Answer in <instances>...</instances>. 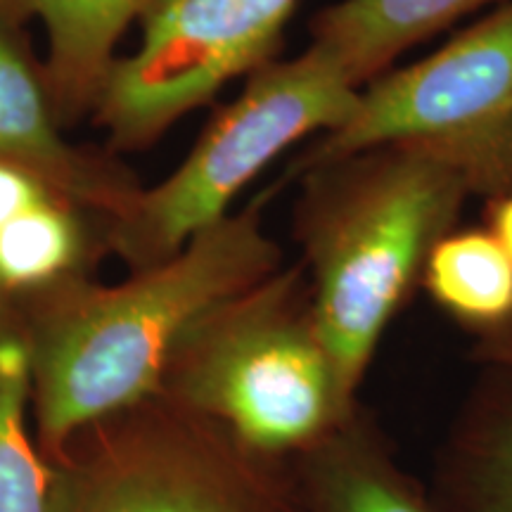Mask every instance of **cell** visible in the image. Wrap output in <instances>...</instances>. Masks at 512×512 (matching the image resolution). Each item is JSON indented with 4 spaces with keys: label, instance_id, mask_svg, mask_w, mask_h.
Wrapping results in <instances>:
<instances>
[{
    "label": "cell",
    "instance_id": "obj_9",
    "mask_svg": "<svg viewBox=\"0 0 512 512\" xmlns=\"http://www.w3.org/2000/svg\"><path fill=\"white\" fill-rule=\"evenodd\" d=\"M159 0H0L12 24L38 19L48 57L41 67L60 121L93 112L110 76L117 46L133 22H143Z\"/></svg>",
    "mask_w": 512,
    "mask_h": 512
},
{
    "label": "cell",
    "instance_id": "obj_5",
    "mask_svg": "<svg viewBox=\"0 0 512 512\" xmlns=\"http://www.w3.org/2000/svg\"><path fill=\"white\" fill-rule=\"evenodd\" d=\"M392 140L437 150L463 171L472 197L512 190V0L363 86L354 114L299 152L287 174Z\"/></svg>",
    "mask_w": 512,
    "mask_h": 512
},
{
    "label": "cell",
    "instance_id": "obj_4",
    "mask_svg": "<svg viewBox=\"0 0 512 512\" xmlns=\"http://www.w3.org/2000/svg\"><path fill=\"white\" fill-rule=\"evenodd\" d=\"M361 88L316 46L271 57L211 117L188 157L114 219L112 242L138 268L159 264L226 219L238 195L268 164L309 136L335 131L354 114Z\"/></svg>",
    "mask_w": 512,
    "mask_h": 512
},
{
    "label": "cell",
    "instance_id": "obj_17",
    "mask_svg": "<svg viewBox=\"0 0 512 512\" xmlns=\"http://www.w3.org/2000/svg\"><path fill=\"white\" fill-rule=\"evenodd\" d=\"M470 358L477 366H498L512 370V320L494 332L472 337Z\"/></svg>",
    "mask_w": 512,
    "mask_h": 512
},
{
    "label": "cell",
    "instance_id": "obj_14",
    "mask_svg": "<svg viewBox=\"0 0 512 512\" xmlns=\"http://www.w3.org/2000/svg\"><path fill=\"white\" fill-rule=\"evenodd\" d=\"M31 354L0 339V512H53L50 479L24 427Z\"/></svg>",
    "mask_w": 512,
    "mask_h": 512
},
{
    "label": "cell",
    "instance_id": "obj_3",
    "mask_svg": "<svg viewBox=\"0 0 512 512\" xmlns=\"http://www.w3.org/2000/svg\"><path fill=\"white\" fill-rule=\"evenodd\" d=\"M176 361L188 408L271 460L306 451L361 403L318 335L302 264L216 306Z\"/></svg>",
    "mask_w": 512,
    "mask_h": 512
},
{
    "label": "cell",
    "instance_id": "obj_11",
    "mask_svg": "<svg viewBox=\"0 0 512 512\" xmlns=\"http://www.w3.org/2000/svg\"><path fill=\"white\" fill-rule=\"evenodd\" d=\"M264 458L211 422L176 467L152 486L114 498L100 512H304L268 475Z\"/></svg>",
    "mask_w": 512,
    "mask_h": 512
},
{
    "label": "cell",
    "instance_id": "obj_6",
    "mask_svg": "<svg viewBox=\"0 0 512 512\" xmlns=\"http://www.w3.org/2000/svg\"><path fill=\"white\" fill-rule=\"evenodd\" d=\"M299 0H159L119 57L93 114L112 145L140 152L226 83L275 57Z\"/></svg>",
    "mask_w": 512,
    "mask_h": 512
},
{
    "label": "cell",
    "instance_id": "obj_12",
    "mask_svg": "<svg viewBox=\"0 0 512 512\" xmlns=\"http://www.w3.org/2000/svg\"><path fill=\"white\" fill-rule=\"evenodd\" d=\"M505 3L510 0H337L313 15L309 43L363 88L460 19Z\"/></svg>",
    "mask_w": 512,
    "mask_h": 512
},
{
    "label": "cell",
    "instance_id": "obj_15",
    "mask_svg": "<svg viewBox=\"0 0 512 512\" xmlns=\"http://www.w3.org/2000/svg\"><path fill=\"white\" fill-rule=\"evenodd\" d=\"M69 207L50 197L0 228V290L53 285L76 264L81 235Z\"/></svg>",
    "mask_w": 512,
    "mask_h": 512
},
{
    "label": "cell",
    "instance_id": "obj_10",
    "mask_svg": "<svg viewBox=\"0 0 512 512\" xmlns=\"http://www.w3.org/2000/svg\"><path fill=\"white\" fill-rule=\"evenodd\" d=\"M477 368L434 458L441 512H512V370Z\"/></svg>",
    "mask_w": 512,
    "mask_h": 512
},
{
    "label": "cell",
    "instance_id": "obj_16",
    "mask_svg": "<svg viewBox=\"0 0 512 512\" xmlns=\"http://www.w3.org/2000/svg\"><path fill=\"white\" fill-rule=\"evenodd\" d=\"M55 195L46 183L15 164L0 162V228Z\"/></svg>",
    "mask_w": 512,
    "mask_h": 512
},
{
    "label": "cell",
    "instance_id": "obj_13",
    "mask_svg": "<svg viewBox=\"0 0 512 512\" xmlns=\"http://www.w3.org/2000/svg\"><path fill=\"white\" fill-rule=\"evenodd\" d=\"M420 287L470 337L512 320V259L489 228H453L427 256Z\"/></svg>",
    "mask_w": 512,
    "mask_h": 512
},
{
    "label": "cell",
    "instance_id": "obj_8",
    "mask_svg": "<svg viewBox=\"0 0 512 512\" xmlns=\"http://www.w3.org/2000/svg\"><path fill=\"white\" fill-rule=\"evenodd\" d=\"M297 458L304 512H441L363 403Z\"/></svg>",
    "mask_w": 512,
    "mask_h": 512
},
{
    "label": "cell",
    "instance_id": "obj_7",
    "mask_svg": "<svg viewBox=\"0 0 512 512\" xmlns=\"http://www.w3.org/2000/svg\"><path fill=\"white\" fill-rule=\"evenodd\" d=\"M57 121L43 72L17 24L0 12V162L34 174L62 200L119 216L138 195L136 181L107 157L69 143Z\"/></svg>",
    "mask_w": 512,
    "mask_h": 512
},
{
    "label": "cell",
    "instance_id": "obj_2",
    "mask_svg": "<svg viewBox=\"0 0 512 512\" xmlns=\"http://www.w3.org/2000/svg\"><path fill=\"white\" fill-rule=\"evenodd\" d=\"M268 192L124 285H69L48 313L38 358L43 432L62 439L155 389L216 306L283 268L264 226Z\"/></svg>",
    "mask_w": 512,
    "mask_h": 512
},
{
    "label": "cell",
    "instance_id": "obj_18",
    "mask_svg": "<svg viewBox=\"0 0 512 512\" xmlns=\"http://www.w3.org/2000/svg\"><path fill=\"white\" fill-rule=\"evenodd\" d=\"M484 204V228L491 230L512 259V190L484 200Z\"/></svg>",
    "mask_w": 512,
    "mask_h": 512
},
{
    "label": "cell",
    "instance_id": "obj_1",
    "mask_svg": "<svg viewBox=\"0 0 512 512\" xmlns=\"http://www.w3.org/2000/svg\"><path fill=\"white\" fill-rule=\"evenodd\" d=\"M294 207L318 335L361 399L389 325L420 287L432 247L458 228L470 183L432 147L392 140L306 166Z\"/></svg>",
    "mask_w": 512,
    "mask_h": 512
}]
</instances>
